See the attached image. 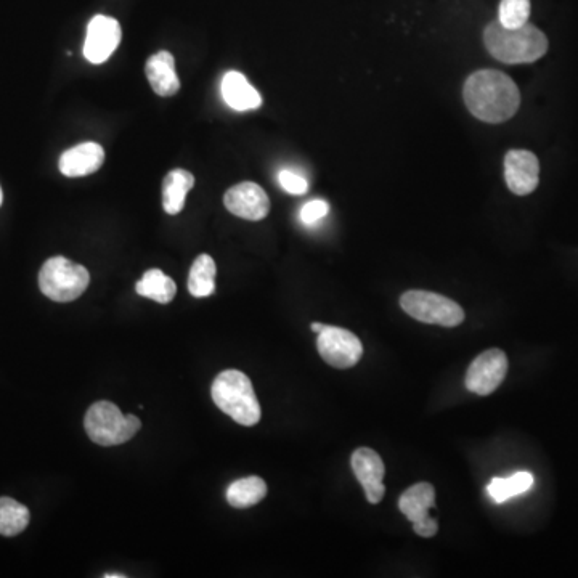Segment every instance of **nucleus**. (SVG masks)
<instances>
[{"instance_id":"nucleus-12","label":"nucleus","mask_w":578,"mask_h":578,"mask_svg":"<svg viewBox=\"0 0 578 578\" xmlns=\"http://www.w3.org/2000/svg\"><path fill=\"white\" fill-rule=\"evenodd\" d=\"M505 179L517 196L534 192L540 179V163L532 151L511 150L505 156Z\"/></svg>"},{"instance_id":"nucleus-18","label":"nucleus","mask_w":578,"mask_h":578,"mask_svg":"<svg viewBox=\"0 0 578 578\" xmlns=\"http://www.w3.org/2000/svg\"><path fill=\"white\" fill-rule=\"evenodd\" d=\"M135 291L143 298L159 302V304H169L177 293V286L171 277L161 270H148L143 275L142 280L135 286Z\"/></svg>"},{"instance_id":"nucleus-2","label":"nucleus","mask_w":578,"mask_h":578,"mask_svg":"<svg viewBox=\"0 0 578 578\" xmlns=\"http://www.w3.org/2000/svg\"><path fill=\"white\" fill-rule=\"evenodd\" d=\"M485 49L495 60L508 65L534 63L548 52V39L537 26L506 28L500 21H492L484 31Z\"/></svg>"},{"instance_id":"nucleus-27","label":"nucleus","mask_w":578,"mask_h":578,"mask_svg":"<svg viewBox=\"0 0 578 578\" xmlns=\"http://www.w3.org/2000/svg\"><path fill=\"white\" fill-rule=\"evenodd\" d=\"M105 578H126L124 574H105Z\"/></svg>"},{"instance_id":"nucleus-23","label":"nucleus","mask_w":578,"mask_h":578,"mask_svg":"<svg viewBox=\"0 0 578 578\" xmlns=\"http://www.w3.org/2000/svg\"><path fill=\"white\" fill-rule=\"evenodd\" d=\"M530 0H501L498 21L506 28H521L529 23Z\"/></svg>"},{"instance_id":"nucleus-21","label":"nucleus","mask_w":578,"mask_h":578,"mask_svg":"<svg viewBox=\"0 0 578 578\" xmlns=\"http://www.w3.org/2000/svg\"><path fill=\"white\" fill-rule=\"evenodd\" d=\"M29 509L13 498H0V535L15 537L29 524Z\"/></svg>"},{"instance_id":"nucleus-26","label":"nucleus","mask_w":578,"mask_h":578,"mask_svg":"<svg viewBox=\"0 0 578 578\" xmlns=\"http://www.w3.org/2000/svg\"><path fill=\"white\" fill-rule=\"evenodd\" d=\"M325 326L326 325H322V323H312V325H310V328H312V331H314V333H322L323 330H325Z\"/></svg>"},{"instance_id":"nucleus-22","label":"nucleus","mask_w":578,"mask_h":578,"mask_svg":"<svg viewBox=\"0 0 578 578\" xmlns=\"http://www.w3.org/2000/svg\"><path fill=\"white\" fill-rule=\"evenodd\" d=\"M532 485H534V476L526 473V471H521V473H516L514 476L506 477V479L495 477L490 482L489 487H487V492H489L493 501L503 503L509 498L529 492L532 489Z\"/></svg>"},{"instance_id":"nucleus-13","label":"nucleus","mask_w":578,"mask_h":578,"mask_svg":"<svg viewBox=\"0 0 578 578\" xmlns=\"http://www.w3.org/2000/svg\"><path fill=\"white\" fill-rule=\"evenodd\" d=\"M351 463L355 477L359 479L363 490H365L367 500L370 501L371 505H378L386 493V487L383 484L386 468H384L381 456L371 448H357L352 455Z\"/></svg>"},{"instance_id":"nucleus-6","label":"nucleus","mask_w":578,"mask_h":578,"mask_svg":"<svg viewBox=\"0 0 578 578\" xmlns=\"http://www.w3.org/2000/svg\"><path fill=\"white\" fill-rule=\"evenodd\" d=\"M400 306L410 317L429 325L455 328L465 322V310L455 301L423 289H412L402 294Z\"/></svg>"},{"instance_id":"nucleus-14","label":"nucleus","mask_w":578,"mask_h":578,"mask_svg":"<svg viewBox=\"0 0 578 578\" xmlns=\"http://www.w3.org/2000/svg\"><path fill=\"white\" fill-rule=\"evenodd\" d=\"M105 163V150L95 142L81 143L65 151L60 158V171L66 177H84L97 172Z\"/></svg>"},{"instance_id":"nucleus-10","label":"nucleus","mask_w":578,"mask_h":578,"mask_svg":"<svg viewBox=\"0 0 578 578\" xmlns=\"http://www.w3.org/2000/svg\"><path fill=\"white\" fill-rule=\"evenodd\" d=\"M121 42V26L118 20L97 15L92 18L87 26L86 44H84V57L94 65L105 63L118 49Z\"/></svg>"},{"instance_id":"nucleus-4","label":"nucleus","mask_w":578,"mask_h":578,"mask_svg":"<svg viewBox=\"0 0 578 578\" xmlns=\"http://www.w3.org/2000/svg\"><path fill=\"white\" fill-rule=\"evenodd\" d=\"M84 426L95 444L113 447L131 440L142 428V423L137 416H124L114 403L97 402L87 410Z\"/></svg>"},{"instance_id":"nucleus-5","label":"nucleus","mask_w":578,"mask_h":578,"mask_svg":"<svg viewBox=\"0 0 578 578\" xmlns=\"http://www.w3.org/2000/svg\"><path fill=\"white\" fill-rule=\"evenodd\" d=\"M89 270L66 257H52L42 265L39 288L55 302L76 301L89 288Z\"/></svg>"},{"instance_id":"nucleus-15","label":"nucleus","mask_w":578,"mask_h":578,"mask_svg":"<svg viewBox=\"0 0 578 578\" xmlns=\"http://www.w3.org/2000/svg\"><path fill=\"white\" fill-rule=\"evenodd\" d=\"M145 73L151 89L155 90L159 97H172L179 92L180 81L172 53L163 50L151 55L145 65Z\"/></svg>"},{"instance_id":"nucleus-8","label":"nucleus","mask_w":578,"mask_h":578,"mask_svg":"<svg viewBox=\"0 0 578 578\" xmlns=\"http://www.w3.org/2000/svg\"><path fill=\"white\" fill-rule=\"evenodd\" d=\"M436 506V490L428 482H420L403 492L399 500V509L408 521L412 522L416 535L432 538L439 530L436 519L429 516V511Z\"/></svg>"},{"instance_id":"nucleus-19","label":"nucleus","mask_w":578,"mask_h":578,"mask_svg":"<svg viewBox=\"0 0 578 578\" xmlns=\"http://www.w3.org/2000/svg\"><path fill=\"white\" fill-rule=\"evenodd\" d=\"M216 262L208 254L196 257L188 277V291L195 298H208L216 291Z\"/></svg>"},{"instance_id":"nucleus-11","label":"nucleus","mask_w":578,"mask_h":578,"mask_svg":"<svg viewBox=\"0 0 578 578\" xmlns=\"http://www.w3.org/2000/svg\"><path fill=\"white\" fill-rule=\"evenodd\" d=\"M224 203L233 216L253 222L265 219L270 212L269 196L264 192V188L254 182H241L230 188L225 193Z\"/></svg>"},{"instance_id":"nucleus-24","label":"nucleus","mask_w":578,"mask_h":578,"mask_svg":"<svg viewBox=\"0 0 578 578\" xmlns=\"http://www.w3.org/2000/svg\"><path fill=\"white\" fill-rule=\"evenodd\" d=\"M278 180H280L281 188L285 192L291 193V195H304L309 190L307 180L296 174V172L288 171V169L280 172Z\"/></svg>"},{"instance_id":"nucleus-16","label":"nucleus","mask_w":578,"mask_h":578,"mask_svg":"<svg viewBox=\"0 0 578 578\" xmlns=\"http://www.w3.org/2000/svg\"><path fill=\"white\" fill-rule=\"evenodd\" d=\"M222 97L237 111L257 110L262 105L261 94L238 71H228L222 79Z\"/></svg>"},{"instance_id":"nucleus-1","label":"nucleus","mask_w":578,"mask_h":578,"mask_svg":"<svg viewBox=\"0 0 578 578\" xmlns=\"http://www.w3.org/2000/svg\"><path fill=\"white\" fill-rule=\"evenodd\" d=\"M463 98L474 118L501 124L513 118L521 105L516 82L497 70H479L466 79Z\"/></svg>"},{"instance_id":"nucleus-28","label":"nucleus","mask_w":578,"mask_h":578,"mask_svg":"<svg viewBox=\"0 0 578 578\" xmlns=\"http://www.w3.org/2000/svg\"><path fill=\"white\" fill-rule=\"evenodd\" d=\"M2 200H4V195H2V188H0V206H2Z\"/></svg>"},{"instance_id":"nucleus-17","label":"nucleus","mask_w":578,"mask_h":578,"mask_svg":"<svg viewBox=\"0 0 578 578\" xmlns=\"http://www.w3.org/2000/svg\"><path fill=\"white\" fill-rule=\"evenodd\" d=\"M195 185V177L192 172L185 169H174L167 174L163 182V206L164 211L171 216L179 214L185 206L187 193Z\"/></svg>"},{"instance_id":"nucleus-7","label":"nucleus","mask_w":578,"mask_h":578,"mask_svg":"<svg viewBox=\"0 0 578 578\" xmlns=\"http://www.w3.org/2000/svg\"><path fill=\"white\" fill-rule=\"evenodd\" d=\"M318 354L331 367L347 370L360 362L363 355V346L360 339L351 331L338 326H325L322 333H318Z\"/></svg>"},{"instance_id":"nucleus-20","label":"nucleus","mask_w":578,"mask_h":578,"mask_svg":"<svg viewBox=\"0 0 578 578\" xmlns=\"http://www.w3.org/2000/svg\"><path fill=\"white\" fill-rule=\"evenodd\" d=\"M267 484L257 476L245 477L233 482L227 490V501L233 508H251L264 500Z\"/></svg>"},{"instance_id":"nucleus-25","label":"nucleus","mask_w":578,"mask_h":578,"mask_svg":"<svg viewBox=\"0 0 578 578\" xmlns=\"http://www.w3.org/2000/svg\"><path fill=\"white\" fill-rule=\"evenodd\" d=\"M328 203L323 200H314L307 203L301 211V220L306 225H315L328 214Z\"/></svg>"},{"instance_id":"nucleus-9","label":"nucleus","mask_w":578,"mask_h":578,"mask_svg":"<svg viewBox=\"0 0 578 578\" xmlns=\"http://www.w3.org/2000/svg\"><path fill=\"white\" fill-rule=\"evenodd\" d=\"M508 373V357L500 349H490L476 357L466 373L465 384L469 392L485 395L497 391Z\"/></svg>"},{"instance_id":"nucleus-3","label":"nucleus","mask_w":578,"mask_h":578,"mask_svg":"<svg viewBox=\"0 0 578 578\" xmlns=\"http://www.w3.org/2000/svg\"><path fill=\"white\" fill-rule=\"evenodd\" d=\"M212 400L217 407L241 426H256L261 421V405L251 379L238 370L222 371L212 383Z\"/></svg>"}]
</instances>
